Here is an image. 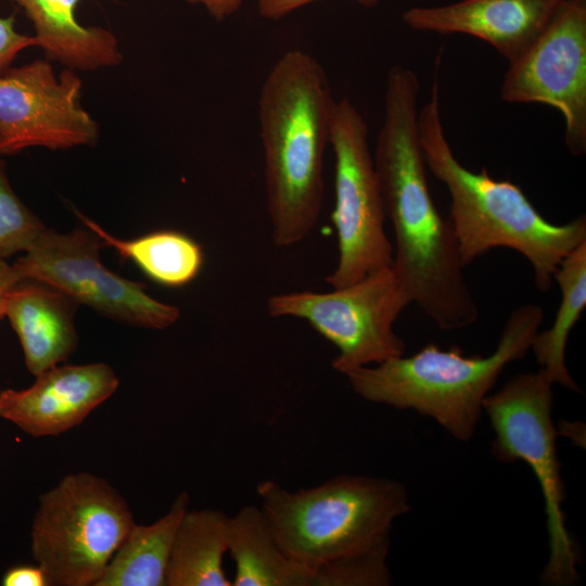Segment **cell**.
Wrapping results in <instances>:
<instances>
[{
  "label": "cell",
  "mask_w": 586,
  "mask_h": 586,
  "mask_svg": "<svg viewBox=\"0 0 586 586\" xmlns=\"http://www.w3.org/2000/svg\"><path fill=\"white\" fill-rule=\"evenodd\" d=\"M420 82L410 68L387 74L373 161L395 240L393 267L411 303L444 331L477 321L449 220L430 192L419 136Z\"/></svg>",
  "instance_id": "obj_1"
},
{
  "label": "cell",
  "mask_w": 586,
  "mask_h": 586,
  "mask_svg": "<svg viewBox=\"0 0 586 586\" xmlns=\"http://www.w3.org/2000/svg\"><path fill=\"white\" fill-rule=\"evenodd\" d=\"M335 103L326 71L300 49L283 53L262 86L266 200L271 239L279 247L304 241L320 217Z\"/></svg>",
  "instance_id": "obj_2"
},
{
  "label": "cell",
  "mask_w": 586,
  "mask_h": 586,
  "mask_svg": "<svg viewBox=\"0 0 586 586\" xmlns=\"http://www.w3.org/2000/svg\"><path fill=\"white\" fill-rule=\"evenodd\" d=\"M419 136L426 167L449 193L448 220L464 268L493 249L507 247L531 264L536 288L548 292L563 258L586 242L585 216L553 224L519 186L493 178L486 168L464 167L445 133L437 80L419 110Z\"/></svg>",
  "instance_id": "obj_3"
},
{
  "label": "cell",
  "mask_w": 586,
  "mask_h": 586,
  "mask_svg": "<svg viewBox=\"0 0 586 586\" xmlns=\"http://www.w3.org/2000/svg\"><path fill=\"white\" fill-rule=\"evenodd\" d=\"M256 492L279 546L311 576L387 558L393 523L410 510L404 484L387 477L343 474L294 492L265 480Z\"/></svg>",
  "instance_id": "obj_4"
},
{
  "label": "cell",
  "mask_w": 586,
  "mask_h": 586,
  "mask_svg": "<svg viewBox=\"0 0 586 586\" xmlns=\"http://www.w3.org/2000/svg\"><path fill=\"white\" fill-rule=\"evenodd\" d=\"M544 320L534 303L507 318L496 349L466 356L461 348L429 344L410 356H397L345 374L361 398L400 410H415L436 421L459 441H469L483 402L510 362L526 355Z\"/></svg>",
  "instance_id": "obj_5"
},
{
  "label": "cell",
  "mask_w": 586,
  "mask_h": 586,
  "mask_svg": "<svg viewBox=\"0 0 586 586\" xmlns=\"http://www.w3.org/2000/svg\"><path fill=\"white\" fill-rule=\"evenodd\" d=\"M133 523L127 501L105 479L72 473L39 497L30 551L49 586H95Z\"/></svg>",
  "instance_id": "obj_6"
},
{
  "label": "cell",
  "mask_w": 586,
  "mask_h": 586,
  "mask_svg": "<svg viewBox=\"0 0 586 586\" xmlns=\"http://www.w3.org/2000/svg\"><path fill=\"white\" fill-rule=\"evenodd\" d=\"M552 385L539 370L518 374L485 397L483 410L495 433V458L501 462H526L540 486L549 546L542 581L569 586L577 579V559L562 509L565 491L551 418Z\"/></svg>",
  "instance_id": "obj_7"
},
{
  "label": "cell",
  "mask_w": 586,
  "mask_h": 586,
  "mask_svg": "<svg viewBox=\"0 0 586 586\" xmlns=\"http://www.w3.org/2000/svg\"><path fill=\"white\" fill-rule=\"evenodd\" d=\"M411 304L393 266L329 292L298 291L271 295V317L307 321L337 349L333 369L346 374L405 354V342L394 324Z\"/></svg>",
  "instance_id": "obj_8"
},
{
  "label": "cell",
  "mask_w": 586,
  "mask_h": 586,
  "mask_svg": "<svg viewBox=\"0 0 586 586\" xmlns=\"http://www.w3.org/2000/svg\"><path fill=\"white\" fill-rule=\"evenodd\" d=\"M330 145L334 154V208L337 263L326 278L332 288L352 284L393 266L394 249L385 231V206L366 119L346 97L336 101Z\"/></svg>",
  "instance_id": "obj_9"
},
{
  "label": "cell",
  "mask_w": 586,
  "mask_h": 586,
  "mask_svg": "<svg viewBox=\"0 0 586 586\" xmlns=\"http://www.w3.org/2000/svg\"><path fill=\"white\" fill-rule=\"evenodd\" d=\"M103 240L91 229H46L14 264L21 278L46 282L78 304L112 319L162 330L180 317L174 305L151 297L142 283L122 278L100 259Z\"/></svg>",
  "instance_id": "obj_10"
},
{
  "label": "cell",
  "mask_w": 586,
  "mask_h": 586,
  "mask_svg": "<svg viewBox=\"0 0 586 586\" xmlns=\"http://www.w3.org/2000/svg\"><path fill=\"white\" fill-rule=\"evenodd\" d=\"M500 97L508 103H538L564 120L573 155L586 152V0H564L534 40L508 61Z\"/></svg>",
  "instance_id": "obj_11"
},
{
  "label": "cell",
  "mask_w": 586,
  "mask_h": 586,
  "mask_svg": "<svg viewBox=\"0 0 586 586\" xmlns=\"http://www.w3.org/2000/svg\"><path fill=\"white\" fill-rule=\"evenodd\" d=\"M81 86L74 69L58 77L47 59L1 74L0 155L95 143L99 125L80 104Z\"/></svg>",
  "instance_id": "obj_12"
},
{
  "label": "cell",
  "mask_w": 586,
  "mask_h": 586,
  "mask_svg": "<svg viewBox=\"0 0 586 586\" xmlns=\"http://www.w3.org/2000/svg\"><path fill=\"white\" fill-rule=\"evenodd\" d=\"M106 364L54 366L27 388L0 392V418L35 437L58 436L79 425L117 390Z\"/></svg>",
  "instance_id": "obj_13"
},
{
  "label": "cell",
  "mask_w": 586,
  "mask_h": 586,
  "mask_svg": "<svg viewBox=\"0 0 586 586\" xmlns=\"http://www.w3.org/2000/svg\"><path fill=\"white\" fill-rule=\"evenodd\" d=\"M563 1L460 0L413 7L402 17L415 30L473 36L510 61L534 40Z\"/></svg>",
  "instance_id": "obj_14"
},
{
  "label": "cell",
  "mask_w": 586,
  "mask_h": 586,
  "mask_svg": "<svg viewBox=\"0 0 586 586\" xmlns=\"http://www.w3.org/2000/svg\"><path fill=\"white\" fill-rule=\"evenodd\" d=\"M78 303L54 286L22 278L7 293L3 318L15 331L25 365L35 377L65 361L76 349Z\"/></svg>",
  "instance_id": "obj_15"
},
{
  "label": "cell",
  "mask_w": 586,
  "mask_h": 586,
  "mask_svg": "<svg viewBox=\"0 0 586 586\" xmlns=\"http://www.w3.org/2000/svg\"><path fill=\"white\" fill-rule=\"evenodd\" d=\"M20 5L34 25L37 46L48 61L66 68L94 71L120 64L116 36L97 26H84L76 18L80 0H7Z\"/></svg>",
  "instance_id": "obj_16"
},
{
  "label": "cell",
  "mask_w": 586,
  "mask_h": 586,
  "mask_svg": "<svg viewBox=\"0 0 586 586\" xmlns=\"http://www.w3.org/2000/svg\"><path fill=\"white\" fill-rule=\"evenodd\" d=\"M228 552L235 564L232 586H313L310 571L281 549L260 507L229 517Z\"/></svg>",
  "instance_id": "obj_17"
},
{
  "label": "cell",
  "mask_w": 586,
  "mask_h": 586,
  "mask_svg": "<svg viewBox=\"0 0 586 586\" xmlns=\"http://www.w3.org/2000/svg\"><path fill=\"white\" fill-rule=\"evenodd\" d=\"M229 517L215 509H189L171 546L165 586H232L224 569Z\"/></svg>",
  "instance_id": "obj_18"
},
{
  "label": "cell",
  "mask_w": 586,
  "mask_h": 586,
  "mask_svg": "<svg viewBox=\"0 0 586 586\" xmlns=\"http://www.w3.org/2000/svg\"><path fill=\"white\" fill-rule=\"evenodd\" d=\"M189 500L188 493H180L152 524L135 522L95 586H165L174 537Z\"/></svg>",
  "instance_id": "obj_19"
},
{
  "label": "cell",
  "mask_w": 586,
  "mask_h": 586,
  "mask_svg": "<svg viewBox=\"0 0 586 586\" xmlns=\"http://www.w3.org/2000/svg\"><path fill=\"white\" fill-rule=\"evenodd\" d=\"M77 215L106 246L114 247L120 257L131 260L158 284L173 288L186 285L202 269L204 257L200 244L180 231L160 230L136 239L122 240L80 213L77 212Z\"/></svg>",
  "instance_id": "obj_20"
},
{
  "label": "cell",
  "mask_w": 586,
  "mask_h": 586,
  "mask_svg": "<svg viewBox=\"0 0 586 586\" xmlns=\"http://www.w3.org/2000/svg\"><path fill=\"white\" fill-rule=\"evenodd\" d=\"M553 281L561 291V301L549 329L538 331L533 351L539 371L552 383L570 391H579L565 364L570 332L586 307V242L563 258Z\"/></svg>",
  "instance_id": "obj_21"
},
{
  "label": "cell",
  "mask_w": 586,
  "mask_h": 586,
  "mask_svg": "<svg viewBox=\"0 0 586 586\" xmlns=\"http://www.w3.org/2000/svg\"><path fill=\"white\" fill-rule=\"evenodd\" d=\"M46 229L13 191L0 160V260L25 253Z\"/></svg>",
  "instance_id": "obj_22"
},
{
  "label": "cell",
  "mask_w": 586,
  "mask_h": 586,
  "mask_svg": "<svg viewBox=\"0 0 586 586\" xmlns=\"http://www.w3.org/2000/svg\"><path fill=\"white\" fill-rule=\"evenodd\" d=\"M34 46H37L35 36H27L15 29L14 15L0 16V75L11 67L22 50Z\"/></svg>",
  "instance_id": "obj_23"
},
{
  "label": "cell",
  "mask_w": 586,
  "mask_h": 586,
  "mask_svg": "<svg viewBox=\"0 0 586 586\" xmlns=\"http://www.w3.org/2000/svg\"><path fill=\"white\" fill-rule=\"evenodd\" d=\"M3 586H49L44 571L37 565H16L5 571L2 576Z\"/></svg>",
  "instance_id": "obj_24"
},
{
  "label": "cell",
  "mask_w": 586,
  "mask_h": 586,
  "mask_svg": "<svg viewBox=\"0 0 586 586\" xmlns=\"http://www.w3.org/2000/svg\"><path fill=\"white\" fill-rule=\"evenodd\" d=\"M258 13L270 21H279L293 11L317 0H257ZM364 5H372L379 0H358Z\"/></svg>",
  "instance_id": "obj_25"
},
{
  "label": "cell",
  "mask_w": 586,
  "mask_h": 586,
  "mask_svg": "<svg viewBox=\"0 0 586 586\" xmlns=\"http://www.w3.org/2000/svg\"><path fill=\"white\" fill-rule=\"evenodd\" d=\"M191 4H200L207 12L220 21L234 14L243 3V0H186Z\"/></svg>",
  "instance_id": "obj_26"
},
{
  "label": "cell",
  "mask_w": 586,
  "mask_h": 586,
  "mask_svg": "<svg viewBox=\"0 0 586 586\" xmlns=\"http://www.w3.org/2000/svg\"><path fill=\"white\" fill-rule=\"evenodd\" d=\"M21 276L13 265L0 260V320L3 319V302L10 289L21 280Z\"/></svg>",
  "instance_id": "obj_27"
}]
</instances>
